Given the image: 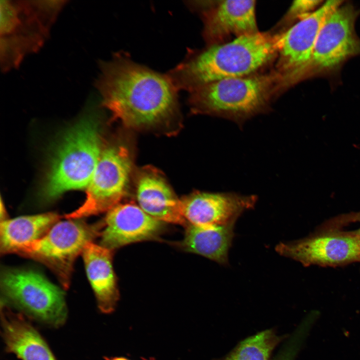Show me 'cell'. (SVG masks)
Listing matches in <instances>:
<instances>
[{
  "label": "cell",
  "mask_w": 360,
  "mask_h": 360,
  "mask_svg": "<svg viewBox=\"0 0 360 360\" xmlns=\"http://www.w3.org/2000/svg\"><path fill=\"white\" fill-rule=\"evenodd\" d=\"M98 66L94 86L113 118L140 130L166 124L177 116L178 91L166 74L138 64L124 52Z\"/></svg>",
  "instance_id": "obj_1"
},
{
  "label": "cell",
  "mask_w": 360,
  "mask_h": 360,
  "mask_svg": "<svg viewBox=\"0 0 360 360\" xmlns=\"http://www.w3.org/2000/svg\"><path fill=\"white\" fill-rule=\"evenodd\" d=\"M279 35L258 32L201 50H188L184 60L166 74L178 91L189 92L214 81L248 76L278 52Z\"/></svg>",
  "instance_id": "obj_2"
},
{
  "label": "cell",
  "mask_w": 360,
  "mask_h": 360,
  "mask_svg": "<svg viewBox=\"0 0 360 360\" xmlns=\"http://www.w3.org/2000/svg\"><path fill=\"white\" fill-rule=\"evenodd\" d=\"M67 0H1L0 67L6 73L38 52Z\"/></svg>",
  "instance_id": "obj_3"
},
{
  "label": "cell",
  "mask_w": 360,
  "mask_h": 360,
  "mask_svg": "<svg viewBox=\"0 0 360 360\" xmlns=\"http://www.w3.org/2000/svg\"><path fill=\"white\" fill-rule=\"evenodd\" d=\"M279 81L275 72L224 78L190 92L188 102L195 114L222 118L242 126L252 117L268 112Z\"/></svg>",
  "instance_id": "obj_4"
},
{
  "label": "cell",
  "mask_w": 360,
  "mask_h": 360,
  "mask_svg": "<svg viewBox=\"0 0 360 360\" xmlns=\"http://www.w3.org/2000/svg\"><path fill=\"white\" fill-rule=\"evenodd\" d=\"M103 147L96 120L89 117L80 120L66 133L52 162L42 198L51 201L68 190L86 188Z\"/></svg>",
  "instance_id": "obj_5"
},
{
  "label": "cell",
  "mask_w": 360,
  "mask_h": 360,
  "mask_svg": "<svg viewBox=\"0 0 360 360\" xmlns=\"http://www.w3.org/2000/svg\"><path fill=\"white\" fill-rule=\"evenodd\" d=\"M360 9L342 1L326 18L308 63L286 84V88L314 78L323 77L332 84L351 58L360 56V38L355 28Z\"/></svg>",
  "instance_id": "obj_6"
},
{
  "label": "cell",
  "mask_w": 360,
  "mask_h": 360,
  "mask_svg": "<svg viewBox=\"0 0 360 360\" xmlns=\"http://www.w3.org/2000/svg\"><path fill=\"white\" fill-rule=\"evenodd\" d=\"M1 302L45 324L59 328L66 322L68 309L64 292L39 272L6 268L1 272Z\"/></svg>",
  "instance_id": "obj_7"
},
{
  "label": "cell",
  "mask_w": 360,
  "mask_h": 360,
  "mask_svg": "<svg viewBox=\"0 0 360 360\" xmlns=\"http://www.w3.org/2000/svg\"><path fill=\"white\" fill-rule=\"evenodd\" d=\"M103 226V220L94 224L80 219L59 221L42 237L21 246L15 254L45 265L67 289L75 260L88 244L100 236Z\"/></svg>",
  "instance_id": "obj_8"
},
{
  "label": "cell",
  "mask_w": 360,
  "mask_h": 360,
  "mask_svg": "<svg viewBox=\"0 0 360 360\" xmlns=\"http://www.w3.org/2000/svg\"><path fill=\"white\" fill-rule=\"evenodd\" d=\"M132 159L123 144L104 146L88 187L86 198L80 207L66 214V219H81L108 212L125 195L132 170Z\"/></svg>",
  "instance_id": "obj_9"
},
{
  "label": "cell",
  "mask_w": 360,
  "mask_h": 360,
  "mask_svg": "<svg viewBox=\"0 0 360 360\" xmlns=\"http://www.w3.org/2000/svg\"><path fill=\"white\" fill-rule=\"evenodd\" d=\"M280 256L304 266H338L360 262V236L356 232H332L276 247Z\"/></svg>",
  "instance_id": "obj_10"
},
{
  "label": "cell",
  "mask_w": 360,
  "mask_h": 360,
  "mask_svg": "<svg viewBox=\"0 0 360 360\" xmlns=\"http://www.w3.org/2000/svg\"><path fill=\"white\" fill-rule=\"evenodd\" d=\"M343 0L324 2L315 12L279 35L276 72L284 84L310 61L321 27L328 14Z\"/></svg>",
  "instance_id": "obj_11"
},
{
  "label": "cell",
  "mask_w": 360,
  "mask_h": 360,
  "mask_svg": "<svg viewBox=\"0 0 360 360\" xmlns=\"http://www.w3.org/2000/svg\"><path fill=\"white\" fill-rule=\"evenodd\" d=\"M180 200L182 214L190 224L222 226L235 224L244 212L254 208L258 196L196 191Z\"/></svg>",
  "instance_id": "obj_12"
},
{
  "label": "cell",
  "mask_w": 360,
  "mask_h": 360,
  "mask_svg": "<svg viewBox=\"0 0 360 360\" xmlns=\"http://www.w3.org/2000/svg\"><path fill=\"white\" fill-rule=\"evenodd\" d=\"M100 245L113 250L126 245L158 237L164 222L134 204H118L103 220Z\"/></svg>",
  "instance_id": "obj_13"
},
{
  "label": "cell",
  "mask_w": 360,
  "mask_h": 360,
  "mask_svg": "<svg viewBox=\"0 0 360 360\" xmlns=\"http://www.w3.org/2000/svg\"><path fill=\"white\" fill-rule=\"evenodd\" d=\"M255 0H222L202 12L203 36L208 46L220 44L231 35L258 32Z\"/></svg>",
  "instance_id": "obj_14"
},
{
  "label": "cell",
  "mask_w": 360,
  "mask_h": 360,
  "mask_svg": "<svg viewBox=\"0 0 360 360\" xmlns=\"http://www.w3.org/2000/svg\"><path fill=\"white\" fill-rule=\"evenodd\" d=\"M2 334L5 350L21 360H56L39 332L20 312L1 302Z\"/></svg>",
  "instance_id": "obj_15"
},
{
  "label": "cell",
  "mask_w": 360,
  "mask_h": 360,
  "mask_svg": "<svg viewBox=\"0 0 360 360\" xmlns=\"http://www.w3.org/2000/svg\"><path fill=\"white\" fill-rule=\"evenodd\" d=\"M139 206L152 218L163 222L185 224L180 200L160 172L146 168L139 174L136 183Z\"/></svg>",
  "instance_id": "obj_16"
},
{
  "label": "cell",
  "mask_w": 360,
  "mask_h": 360,
  "mask_svg": "<svg viewBox=\"0 0 360 360\" xmlns=\"http://www.w3.org/2000/svg\"><path fill=\"white\" fill-rule=\"evenodd\" d=\"M112 251L91 242L82 253L98 307L104 314H110L115 310L120 298L112 267Z\"/></svg>",
  "instance_id": "obj_17"
},
{
  "label": "cell",
  "mask_w": 360,
  "mask_h": 360,
  "mask_svg": "<svg viewBox=\"0 0 360 360\" xmlns=\"http://www.w3.org/2000/svg\"><path fill=\"white\" fill-rule=\"evenodd\" d=\"M232 224L222 226L187 227L182 246L186 251L200 254L218 264H228V252L234 236Z\"/></svg>",
  "instance_id": "obj_18"
},
{
  "label": "cell",
  "mask_w": 360,
  "mask_h": 360,
  "mask_svg": "<svg viewBox=\"0 0 360 360\" xmlns=\"http://www.w3.org/2000/svg\"><path fill=\"white\" fill-rule=\"evenodd\" d=\"M54 212L22 216L0 222V252L15 253L21 246L44 236L60 221Z\"/></svg>",
  "instance_id": "obj_19"
},
{
  "label": "cell",
  "mask_w": 360,
  "mask_h": 360,
  "mask_svg": "<svg viewBox=\"0 0 360 360\" xmlns=\"http://www.w3.org/2000/svg\"><path fill=\"white\" fill-rule=\"evenodd\" d=\"M284 338L274 329L266 330L242 340L227 355L216 360H268Z\"/></svg>",
  "instance_id": "obj_20"
},
{
  "label": "cell",
  "mask_w": 360,
  "mask_h": 360,
  "mask_svg": "<svg viewBox=\"0 0 360 360\" xmlns=\"http://www.w3.org/2000/svg\"><path fill=\"white\" fill-rule=\"evenodd\" d=\"M324 2L323 0H294L287 12L284 20L288 22L296 20L298 22L315 12Z\"/></svg>",
  "instance_id": "obj_21"
},
{
  "label": "cell",
  "mask_w": 360,
  "mask_h": 360,
  "mask_svg": "<svg viewBox=\"0 0 360 360\" xmlns=\"http://www.w3.org/2000/svg\"><path fill=\"white\" fill-rule=\"evenodd\" d=\"M298 335L295 334L286 342L272 360H294L298 349Z\"/></svg>",
  "instance_id": "obj_22"
},
{
  "label": "cell",
  "mask_w": 360,
  "mask_h": 360,
  "mask_svg": "<svg viewBox=\"0 0 360 360\" xmlns=\"http://www.w3.org/2000/svg\"><path fill=\"white\" fill-rule=\"evenodd\" d=\"M104 360H130L126 357L124 356H111V357H104Z\"/></svg>",
  "instance_id": "obj_23"
},
{
  "label": "cell",
  "mask_w": 360,
  "mask_h": 360,
  "mask_svg": "<svg viewBox=\"0 0 360 360\" xmlns=\"http://www.w3.org/2000/svg\"><path fill=\"white\" fill-rule=\"evenodd\" d=\"M356 232L360 236V228L359 230H358V232Z\"/></svg>",
  "instance_id": "obj_24"
}]
</instances>
